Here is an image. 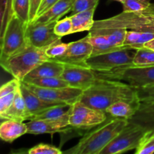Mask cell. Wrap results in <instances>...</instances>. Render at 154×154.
I'll list each match as a JSON object with an SVG mask.
<instances>
[{
    "mask_svg": "<svg viewBox=\"0 0 154 154\" xmlns=\"http://www.w3.org/2000/svg\"><path fill=\"white\" fill-rule=\"evenodd\" d=\"M80 101L90 108L104 112L119 101L129 102L136 106H139L141 102L137 89L129 84L98 77L94 84L84 91Z\"/></svg>",
    "mask_w": 154,
    "mask_h": 154,
    "instance_id": "1",
    "label": "cell"
},
{
    "mask_svg": "<svg viewBox=\"0 0 154 154\" xmlns=\"http://www.w3.org/2000/svg\"><path fill=\"white\" fill-rule=\"evenodd\" d=\"M102 124L84 134L79 142L63 154H98L129 123L128 120L108 115Z\"/></svg>",
    "mask_w": 154,
    "mask_h": 154,
    "instance_id": "2",
    "label": "cell"
},
{
    "mask_svg": "<svg viewBox=\"0 0 154 154\" xmlns=\"http://www.w3.org/2000/svg\"><path fill=\"white\" fill-rule=\"evenodd\" d=\"M46 49L28 43L8 58L0 61V65L14 78L22 81L33 69L49 59L46 55Z\"/></svg>",
    "mask_w": 154,
    "mask_h": 154,
    "instance_id": "3",
    "label": "cell"
},
{
    "mask_svg": "<svg viewBox=\"0 0 154 154\" xmlns=\"http://www.w3.org/2000/svg\"><path fill=\"white\" fill-rule=\"evenodd\" d=\"M92 29H124L128 31L154 33V7L146 11H123L110 18L96 20Z\"/></svg>",
    "mask_w": 154,
    "mask_h": 154,
    "instance_id": "4",
    "label": "cell"
},
{
    "mask_svg": "<svg viewBox=\"0 0 154 154\" xmlns=\"http://www.w3.org/2000/svg\"><path fill=\"white\" fill-rule=\"evenodd\" d=\"M98 78L124 81L135 89L154 85V66L147 67L129 66L108 72H96Z\"/></svg>",
    "mask_w": 154,
    "mask_h": 154,
    "instance_id": "5",
    "label": "cell"
},
{
    "mask_svg": "<svg viewBox=\"0 0 154 154\" xmlns=\"http://www.w3.org/2000/svg\"><path fill=\"white\" fill-rule=\"evenodd\" d=\"M27 26L18 17L13 15L0 37V61L8 58L29 43L26 38Z\"/></svg>",
    "mask_w": 154,
    "mask_h": 154,
    "instance_id": "6",
    "label": "cell"
},
{
    "mask_svg": "<svg viewBox=\"0 0 154 154\" xmlns=\"http://www.w3.org/2000/svg\"><path fill=\"white\" fill-rule=\"evenodd\" d=\"M147 132L141 126L129 123L98 154H123L136 149Z\"/></svg>",
    "mask_w": 154,
    "mask_h": 154,
    "instance_id": "7",
    "label": "cell"
},
{
    "mask_svg": "<svg viewBox=\"0 0 154 154\" xmlns=\"http://www.w3.org/2000/svg\"><path fill=\"white\" fill-rule=\"evenodd\" d=\"M108 117L104 111L90 108L81 101H78L72 105L69 125L80 132H88L103 123Z\"/></svg>",
    "mask_w": 154,
    "mask_h": 154,
    "instance_id": "8",
    "label": "cell"
},
{
    "mask_svg": "<svg viewBox=\"0 0 154 154\" xmlns=\"http://www.w3.org/2000/svg\"><path fill=\"white\" fill-rule=\"evenodd\" d=\"M132 49H122L107 54L93 56L87 60V66L96 72H108L133 66L135 53Z\"/></svg>",
    "mask_w": 154,
    "mask_h": 154,
    "instance_id": "9",
    "label": "cell"
},
{
    "mask_svg": "<svg viewBox=\"0 0 154 154\" xmlns=\"http://www.w3.org/2000/svg\"><path fill=\"white\" fill-rule=\"evenodd\" d=\"M25 83L26 85L43 100L56 104H67L72 105L80 101L83 91L75 87H66L62 88H42Z\"/></svg>",
    "mask_w": 154,
    "mask_h": 154,
    "instance_id": "10",
    "label": "cell"
},
{
    "mask_svg": "<svg viewBox=\"0 0 154 154\" xmlns=\"http://www.w3.org/2000/svg\"><path fill=\"white\" fill-rule=\"evenodd\" d=\"M57 22L29 23L26 28V38L30 45L38 48H48L53 44L61 41L62 38L54 32Z\"/></svg>",
    "mask_w": 154,
    "mask_h": 154,
    "instance_id": "11",
    "label": "cell"
},
{
    "mask_svg": "<svg viewBox=\"0 0 154 154\" xmlns=\"http://www.w3.org/2000/svg\"><path fill=\"white\" fill-rule=\"evenodd\" d=\"M64 70L60 78L69 87L85 91L94 84L97 79L96 72L88 67L64 64Z\"/></svg>",
    "mask_w": 154,
    "mask_h": 154,
    "instance_id": "12",
    "label": "cell"
},
{
    "mask_svg": "<svg viewBox=\"0 0 154 154\" xmlns=\"http://www.w3.org/2000/svg\"><path fill=\"white\" fill-rule=\"evenodd\" d=\"M93 50L92 45L84 37L82 39L69 43L66 53L61 57L54 59V60L63 64L88 67L87 61L91 57Z\"/></svg>",
    "mask_w": 154,
    "mask_h": 154,
    "instance_id": "13",
    "label": "cell"
},
{
    "mask_svg": "<svg viewBox=\"0 0 154 154\" xmlns=\"http://www.w3.org/2000/svg\"><path fill=\"white\" fill-rule=\"evenodd\" d=\"M70 113L59 119L50 120H33L26 123L27 134L40 135V134L68 133L74 130L69 125Z\"/></svg>",
    "mask_w": 154,
    "mask_h": 154,
    "instance_id": "14",
    "label": "cell"
},
{
    "mask_svg": "<svg viewBox=\"0 0 154 154\" xmlns=\"http://www.w3.org/2000/svg\"><path fill=\"white\" fill-rule=\"evenodd\" d=\"M20 91L24 99V101H25L27 111L29 114V120H32V119L35 116L42 114V112H44V111H46L48 108H51V107L55 106V105H61V104L51 103V102H48L47 101L43 100L39 96H38L35 93H33L26 85L23 81H20Z\"/></svg>",
    "mask_w": 154,
    "mask_h": 154,
    "instance_id": "15",
    "label": "cell"
},
{
    "mask_svg": "<svg viewBox=\"0 0 154 154\" xmlns=\"http://www.w3.org/2000/svg\"><path fill=\"white\" fill-rule=\"evenodd\" d=\"M128 122L141 126L147 132H154V99L140 102L136 113Z\"/></svg>",
    "mask_w": 154,
    "mask_h": 154,
    "instance_id": "16",
    "label": "cell"
},
{
    "mask_svg": "<svg viewBox=\"0 0 154 154\" xmlns=\"http://www.w3.org/2000/svg\"><path fill=\"white\" fill-rule=\"evenodd\" d=\"M0 117L3 120H11L19 122H24L25 120H29V114L27 111L26 105L20 87L17 90L14 100L11 106L5 113L0 115Z\"/></svg>",
    "mask_w": 154,
    "mask_h": 154,
    "instance_id": "17",
    "label": "cell"
},
{
    "mask_svg": "<svg viewBox=\"0 0 154 154\" xmlns=\"http://www.w3.org/2000/svg\"><path fill=\"white\" fill-rule=\"evenodd\" d=\"M64 66L65 65L60 62L52 59H48L35 69H33L23 80L29 79V78L60 77L64 70Z\"/></svg>",
    "mask_w": 154,
    "mask_h": 154,
    "instance_id": "18",
    "label": "cell"
},
{
    "mask_svg": "<svg viewBox=\"0 0 154 154\" xmlns=\"http://www.w3.org/2000/svg\"><path fill=\"white\" fill-rule=\"evenodd\" d=\"M75 0H59L47 11L36 17L33 21L38 23L57 22L60 18L71 12Z\"/></svg>",
    "mask_w": 154,
    "mask_h": 154,
    "instance_id": "19",
    "label": "cell"
},
{
    "mask_svg": "<svg viewBox=\"0 0 154 154\" xmlns=\"http://www.w3.org/2000/svg\"><path fill=\"white\" fill-rule=\"evenodd\" d=\"M25 134H27V126L23 122L6 120L0 125V138L5 142L12 143Z\"/></svg>",
    "mask_w": 154,
    "mask_h": 154,
    "instance_id": "20",
    "label": "cell"
},
{
    "mask_svg": "<svg viewBox=\"0 0 154 154\" xmlns=\"http://www.w3.org/2000/svg\"><path fill=\"white\" fill-rule=\"evenodd\" d=\"M96 9L93 8L71 15L70 17L73 26V33L90 31L92 29L95 23L93 16Z\"/></svg>",
    "mask_w": 154,
    "mask_h": 154,
    "instance_id": "21",
    "label": "cell"
},
{
    "mask_svg": "<svg viewBox=\"0 0 154 154\" xmlns=\"http://www.w3.org/2000/svg\"><path fill=\"white\" fill-rule=\"evenodd\" d=\"M86 38L93 46V50L91 57L99 55V54H107V53L113 52V51H119V50L126 49L124 48L114 46L110 43L109 41L105 36L101 35H90L88 33V35L86 36Z\"/></svg>",
    "mask_w": 154,
    "mask_h": 154,
    "instance_id": "22",
    "label": "cell"
},
{
    "mask_svg": "<svg viewBox=\"0 0 154 154\" xmlns=\"http://www.w3.org/2000/svg\"><path fill=\"white\" fill-rule=\"evenodd\" d=\"M138 107L129 102L119 101L108 107L105 113L112 117L129 120L136 113Z\"/></svg>",
    "mask_w": 154,
    "mask_h": 154,
    "instance_id": "23",
    "label": "cell"
},
{
    "mask_svg": "<svg viewBox=\"0 0 154 154\" xmlns=\"http://www.w3.org/2000/svg\"><path fill=\"white\" fill-rule=\"evenodd\" d=\"M127 31L128 30L124 29H92L89 31V34L103 35L114 46L126 48L123 45H124Z\"/></svg>",
    "mask_w": 154,
    "mask_h": 154,
    "instance_id": "24",
    "label": "cell"
},
{
    "mask_svg": "<svg viewBox=\"0 0 154 154\" xmlns=\"http://www.w3.org/2000/svg\"><path fill=\"white\" fill-rule=\"evenodd\" d=\"M154 38L153 32L127 31L123 46L128 49L137 50L143 48L147 42Z\"/></svg>",
    "mask_w": 154,
    "mask_h": 154,
    "instance_id": "25",
    "label": "cell"
},
{
    "mask_svg": "<svg viewBox=\"0 0 154 154\" xmlns=\"http://www.w3.org/2000/svg\"><path fill=\"white\" fill-rule=\"evenodd\" d=\"M23 81L42 88H62V87H69L68 83L62 79L60 77L29 78V79L23 80Z\"/></svg>",
    "mask_w": 154,
    "mask_h": 154,
    "instance_id": "26",
    "label": "cell"
},
{
    "mask_svg": "<svg viewBox=\"0 0 154 154\" xmlns=\"http://www.w3.org/2000/svg\"><path fill=\"white\" fill-rule=\"evenodd\" d=\"M72 105L67 104H61L53 106L37 116H35L33 120H50V119H59L67 115L71 112Z\"/></svg>",
    "mask_w": 154,
    "mask_h": 154,
    "instance_id": "27",
    "label": "cell"
},
{
    "mask_svg": "<svg viewBox=\"0 0 154 154\" xmlns=\"http://www.w3.org/2000/svg\"><path fill=\"white\" fill-rule=\"evenodd\" d=\"M154 66V51L143 48L135 50L133 58V66L136 67H147Z\"/></svg>",
    "mask_w": 154,
    "mask_h": 154,
    "instance_id": "28",
    "label": "cell"
},
{
    "mask_svg": "<svg viewBox=\"0 0 154 154\" xmlns=\"http://www.w3.org/2000/svg\"><path fill=\"white\" fill-rule=\"evenodd\" d=\"M14 0H0V37L4 33L6 26L14 14Z\"/></svg>",
    "mask_w": 154,
    "mask_h": 154,
    "instance_id": "29",
    "label": "cell"
},
{
    "mask_svg": "<svg viewBox=\"0 0 154 154\" xmlns=\"http://www.w3.org/2000/svg\"><path fill=\"white\" fill-rule=\"evenodd\" d=\"M122 5L123 11L126 12L146 11L154 7L150 0H124Z\"/></svg>",
    "mask_w": 154,
    "mask_h": 154,
    "instance_id": "30",
    "label": "cell"
},
{
    "mask_svg": "<svg viewBox=\"0 0 154 154\" xmlns=\"http://www.w3.org/2000/svg\"><path fill=\"white\" fill-rule=\"evenodd\" d=\"M14 12L23 22L30 23V0H14Z\"/></svg>",
    "mask_w": 154,
    "mask_h": 154,
    "instance_id": "31",
    "label": "cell"
},
{
    "mask_svg": "<svg viewBox=\"0 0 154 154\" xmlns=\"http://www.w3.org/2000/svg\"><path fill=\"white\" fill-rule=\"evenodd\" d=\"M54 32L61 38L73 34V26L70 16L66 17L63 20H60L56 23L54 26Z\"/></svg>",
    "mask_w": 154,
    "mask_h": 154,
    "instance_id": "32",
    "label": "cell"
},
{
    "mask_svg": "<svg viewBox=\"0 0 154 154\" xmlns=\"http://www.w3.org/2000/svg\"><path fill=\"white\" fill-rule=\"evenodd\" d=\"M153 153L154 132H148L136 148L135 154H153Z\"/></svg>",
    "mask_w": 154,
    "mask_h": 154,
    "instance_id": "33",
    "label": "cell"
},
{
    "mask_svg": "<svg viewBox=\"0 0 154 154\" xmlns=\"http://www.w3.org/2000/svg\"><path fill=\"white\" fill-rule=\"evenodd\" d=\"M99 2V0H75L71 10V14L73 15L79 12L96 8Z\"/></svg>",
    "mask_w": 154,
    "mask_h": 154,
    "instance_id": "34",
    "label": "cell"
},
{
    "mask_svg": "<svg viewBox=\"0 0 154 154\" xmlns=\"http://www.w3.org/2000/svg\"><path fill=\"white\" fill-rule=\"evenodd\" d=\"M69 43H63L61 41L53 44L46 49V55L49 59H57L61 57L67 51Z\"/></svg>",
    "mask_w": 154,
    "mask_h": 154,
    "instance_id": "35",
    "label": "cell"
},
{
    "mask_svg": "<svg viewBox=\"0 0 154 154\" xmlns=\"http://www.w3.org/2000/svg\"><path fill=\"white\" fill-rule=\"evenodd\" d=\"M29 154H63L60 148L47 144H39L29 149Z\"/></svg>",
    "mask_w": 154,
    "mask_h": 154,
    "instance_id": "36",
    "label": "cell"
},
{
    "mask_svg": "<svg viewBox=\"0 0 154 154\" xmlns=\"http://www.w3.org/2000/svg\"><path fill=\"white\" fill-rule=\"evenodd\" d=\"M20 85V81L16 78L8 81L7 83L3 84L0 88V97L16 92L19 89Z\"/></svg>",
    "mask_w": 154,
    "mask_h": 154,
    "instance_id": "37",
    "label": "cell"
},
{
    "mask_svg": "<svg viewBox=\"0 0 154 154\" xmlns=\"http://www.w3.org/2000/svg\"><path fill=\"white\" fill-rule=\"evenodd\" d=\"M16 92L0 97V115L5 113L11 106L14 100Z\"/></svg>",
    "mask_w": 154,
    "mask_h": 154,
    "instance_id": "38",
    "label": "cell"
},
{
    "mask_svg": "<svg viewBox=\"0 0 154 154\" xmlns=\"http://www.w3.org/2000/svg\"><path fill=\"white\" fill-rule=\"evenodd\" d=\"M138 95L141 102L154 99V85L147 86L137 90Z\"/></svg>",
    "mask_w": 154,
    "mask_h": 154,
    "instance_id": "39",
    "label": "cell"
},
{
    "mask_svg": "<svg viewBox=\"0 0 154 154\" xmlns=\"http://www.w3.org/2000/svg\"><path fill=\"white\" fill-rule=\"evenodd\" d=\"M58 1L59 0H42L40 6H39L38 10L36 17H39L40 15H42V14L45 13V11H47L50 8L52 7V6Z\"/></svg>",
    "mask_w": 154,
    "mask_h": 154,
    "instance_id": "40",
    "label": "cell"
},
{
    "mask_svg": "<svg viewBox=\"0 0 154 154\" xmlns=\"http://www.w3.org/2000/svg\"><path fill=\"white\" fill-rule=\"evenodd\" d=\"M42 2V0H30V23L35 19Z\"/></svg>",
    "mask_w": 154,
    "mask_h": 154,
    "instance_id": "41",
    "label": "cell"
},
{
    "mask_svg": "<svg viewBox=\"0 0 154 154\" xmlns=\"http://www.w3.org/2000/svg\"><path fill=\"white\" fill-rule=\"evenodd\" d=\"M7 154H29L28 149H18V150H12Z\"/></svg>",
    "mask_w": 154,
    "mask_h": 154,
    "instance_id": "42",
    "label": "cell"
},
{
    "mask_svg": "<svg viewBox=\"0 0 154 154\" xmlns=\"http://www.w3.org/2000/svg\"><path fill=\"white\" fill-rule=\"evenodd\" d=\"M144 47H145V48H150V49L153 50L154 51V38L153 39V40L147 42V43L144 45Z\"/></svg>",
    "mask_w": 154,
    "mask_h": 154,
    "instance_id": "43",
    "label": "cell"
},
{
    "mask_svg": "<svg viewBox=\"0 0 154 154\" xmlns=\"http://www.w3.org/2000/svg\"><path fill=\"white\" fill-rule=\"evenodd\" d=\"M114 1H117V2H119L123 3V2H124V0H114Z\"/></svg>",
    "mask_w": 154,
    "mask_h": 154,
    "instance_id": "44",
    "label": "cell"
},
{
    "mask_svg": "<svg viewBox=\"0 0 154 154\" xmlns=\"http://www.w3.org/2000/svg\"><path fill=\"white\" fill-rule=\"evenodd\" d=\"M153 154H154V153H153Z\"/></svg>",
    "mask_w": 154,
    "mask_h": 154,
    "instance_id": "45",
    "label": "cell"
}]
</instances>
